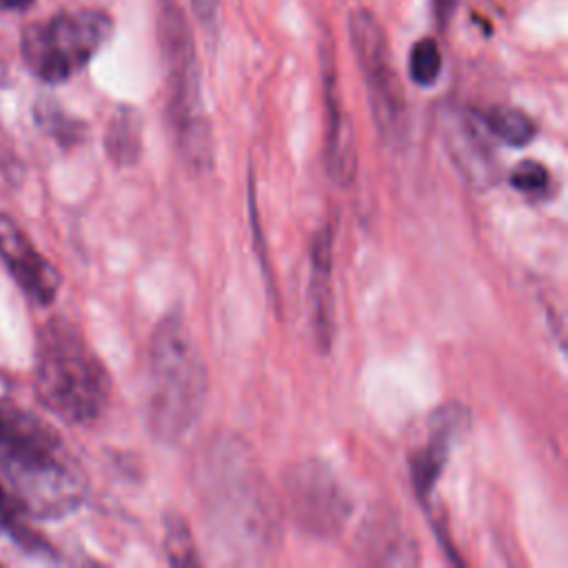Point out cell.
I'll use <instances>...</instances> for the list:
<instances>
[{
  "label": "cell",
  "instance_id": "1",
  "mask_svg": "<svg viewBox=\"0 0 568 568\" xmlns=\"http://www.w3.org/2000/svg\"><path fill=\"white\" fill-rule=\"evenodd\" d=\"M211 546L226 561H262L280 541V510L244 442L211 437L193 470Z\"/></svg>",
  "mask_w": 568,
  "mask_h": 568
},
{
  "label": "cell",
  "instance_id": "2",
  "mask_svg": "<svg viewBox=\"0 0 568 568\" xmlns=\"http://www.w3.org/2000/svg\"><path fill=\"white\" fill-rule=\"evenodd\" d=\"M209 375L184 317L164 315L149 342L146 424L162 444H175L189 435L204 413Z\"/></svg>",
  "mask_w": 568,
  "mask_h": 568
},
{
  "label": "cell",
  "instance_id": "3",
  "mask_svg": "<svg viewBox=\"0 0 568 568\" xmlns=\"http://www.w3.org/2000/svg\"><path fill=\"white\" fill-rule=\"evenodd\" d=\"M33 388L55 417L87 426L109 406L111 375L73 322L51 317L36 339Z\"/></svg>",
  "mask_w": 568,
  "mask_h": 568
},
{
  "label": "cell",
  "instance_id": "4",
  "mask_svg": "<svg viewBox=\"0 0 568 568\" xmlns=\"http://www.w3.org/2000/svg\"><path fill=\"white\" fill-rule=\"evenodd\" d=\"M155 27L164 67L166 120L175 151L191 171H204L213 155L211 126L189 22L173 0H155Z\"/></svg>",
  "mask_w": 568,
  "mask_h": 568
},
{
  "label": "cell",
  "instance_id": "5",
  "mask_svg": "<svg viewBox=\"0 0 568 568\" xmlns=\"http://www.w3.org/2000/svg\"><path fill=\"white\" fill-rule=\"evenodd\" d=\"M113 22L102 11L58 13L47 22L29 24L22 33V60L44 82H64L102 49Z\"/></svg>",
  "mask_w": 568,
  "mask_h": 568
},
{
  "label": "cell",
  "instance_id": "6",
  "mask_svg": "<svg viewBox=\"0 0 568 568\" xmlns=\"http://www.w3.org/2000/svg\"><path fill=\"white\" fill-rule=\"evenodd\" d=\"M348 33L364 75L375 126L388 144H399L406 135V98L384 29L371 11L355 9L348 18Z\"/></svg>",
  "mask_w": 568,
  "mask_h": 568
},
{
  "label": "cell",
  "instance_id": "7",
  "mask_svg": "<svg viewBox=\"0 0 568 568\" xmlns=\"http://www.w3.org/2000/svg\"><path fill=\"white\" fill-rule=\"evenodd\" d=\"M284 501L293 524L317 539L337 537L353 513L346 486L320 459H302L284 473Z\"/></svg>",
  "mask_w": 568,
  "mask_h": 568
},
{
  "label": "cell",
  "instance_id": "8",
  "mask_svg": "<svg viewBox=\"0 0 568 568\" xmlns=\"http://www.w3.org/2000/svg\"><path fill=\"white\" fill-rule=\"evenodd\" d=\"M0 257L31 302L44 306L55 300L62 282L58 268L33 246L18 222L4 213H0Z\"/></svg>",
  "mask_w": 568,
  "mask_h": 568
},
{
  "label": "cell",
  "instance_id": "9",
  "mask_svg": "<svg viewBox=\"0 0 568 568\" xmlns=\"http://www.w3.org/2000/svg\"><path fill=\"white\" fill-rule=\"evenodd\" d=\"M462 419H464V410L459 406H442L430 417L426 442L410 457L413 486H415L419 499L430 497V493L446 466V459H448L455 433L462 426Z\"/></svg>",
  "mask_w": 568,
  "mask_h": 568
},
{
  "label": "cell",
  "instance_id": "10",
  "mask_svg": "<svg viewBox=\"0 0 568 568\" xmlns=\"http://www.w3.org/2000/svg\"><path fill=\"white\" fill-rule=\"evenodd\" d=\"M333 231L324 224L315 233L311 251V315L315 342L328 351L335 335V295H333Z\"/></svg>",
  "mask_w": 568,
  "mask_h": 568
},
{
  "label": "cell",
  "instance_id": "11",
  "mask_svg": "<svg viewBox=\"0 0 568 568\" xmlns=\"http://www.w3.org/2000/svg\"><path fill=\"white\" fill-rule=\"evenodd\" d=\"M326 104H328V129H326V166L337 184H348L357 169L353 129L344 115L335 80L326 73Z\"/></svg>",
  "mask_w": 568,
  "mask_h": 568
},
{
  "label": "cell",
  "instance_id": "12",
  "mask_svg": "<svg viewBox=\"0 0 568 568\" xmlns=\"http://www.w3.org/2000/svg\"><path fill=\"white\" fill-rule=\"evenodd\" d=\"M364 537V552L368 561L375 564H415L417 548L410 535L393 517H382L368 521L362 532Z\"/></svg>",
  "mask_w": 568,
  "mask_h": 568
},
{
  "label": "cell",
  "instance_id": "13",
  "mask_svg": "<svg viewBox=\"0 0 568 568\" xmlns=\"http://www.w3.org/2000/svg\"><path fill=\"white\" fill-rule=\"evenodd\" d=\"M106 153L115 164H133L140 155V120L131 109H122L109 124Z\"/></svg>",
  "mask_w": 568,
  "mask_h": 568
},
{
  "label": "cell",
  "instance_id": "14",
  "mask_svg": "<svg viewBox=\"0 0 568 568\" xmlns=\"http://www.w3.org/2000/svg\"><path fill=\"white\" fill-rule=\"evenodd\" d=\"M484 126L504 144L524 146L535 138V122L519 109L495 106L484 115Z\"/></svg>",
  "mask_w": 568,
  "mask_h": 568
},
{
  "label": "cell",
  "instance_id": "15",
  "mask_svg": "<svg viewBox=\"0 0 568 568\" xmlns=\"http://www.w3.org/2000/svg\"><path fill=\"white\" fill-rule=\"evenodd\" d=\"M33 118L38 126L58 144H75L82 138V122L73 120L69 113L60 109V104L51 100L36 102Z\"/></svg>",
  "mask_w": 568,
  "mask_h": 568
},
{
  "label": "cell",
  "instance_id": "16",
  "mask_svg": "<svg viewBox=\"0 0 568 568\" xmlns=\"http://www.w3.org/2000/svg\"><path fill=\"white\" fill-rule=\"evenodd\" d=\"M410 80L419 87H430L442 73V51L433 38H422L415 42L408 60Z\"/></svg>",
  "mask_w": 568,
  "mask_h": 568
},
{
  "label": "cell",
  "instance_id": "17",
  "mask_svg": "<svg viewBox=\"0 0 568 568\" xmlns=\"http://www.w3.org/2000/svg\"><path fill=\"white\" fill-rule=\"evenodd\" d=\"M166 555L169 561L175 566H193L197 564L195 546L186 524L178 517L166 526Z\"/></svg>",
  "mask_w": 568,
  "mask_h": 568
},
{
  "label": "cell",
  "instance_id": "18",
  "mask_svg": "<svg viewBox=\"0 0 568 568\" xmlns=\"http://www.w3.org/2000/svg\"><path fill=\"white\" fill-rule=\"evenodd\" d=\"M510 184L515 189H519L521 193H528V195H535V193H541L546 191L548 186V171L544 164L535 162V160H526L521 162L513 175H510Z\"/></svg>",
  "mask_w": 568,
  "mask_h": 568
},
{
  "label": "cell",
  "instance_id": "19",
  "mask_svg": "<svg viewBox=\"0 0 568 568\" xmlns=\"http://www.w3.org/2000/svg\"><path fill=\"white\" fill-rule=\"evenodd\" d=\"M193 7L204 22H211L217 13V0H193Z\"/></svg>",
  "mask_w": 568,
  "mask_h": 568
},
{
  "label": "cell",
  "instance_id": "20",
  "mask_svg": "<svg viewBox=\"0 0 568 568\" xmlns=\"http://www.w3.org/2000/svg\"><path fill=\"white\" fill-rule=\"evenodd\" d=\"M457 4H459V0H435V11H437V18H439L442 22H446V20H448V18L455 13Z\"/></svg>",
  "mask_w": 568,
  "mask_h": 568
},
{
  "label": "cell",
  "instance_id": "21",
  "mask_svg": "<svg viewBox=\"0 0 568 568\" xmlns=\"http://www.w3.org/2000/svg\"><path fill=\"white\" fill-rule=\"evenodd\" d=\"M4 7H9V9H24V7H29L33 0H0Z\"/></svg>",
  "mask_w": 568,
  "mask_h": 568
},
{
  "label": "cell",
  "instance_id": "22",
  "mask_svg": "<svg viewBox=\"0 0 568 568\" xmlns=\"http://www.w3.org/2000/svg\"><path fill=\"white\" fill-rule=\"evenodd\" d=\"M7 397V386H4V375L0 373V399Z\"/></svg>",
  "mask_w": 568,
  "mask_h": 568
}]
</instances>
